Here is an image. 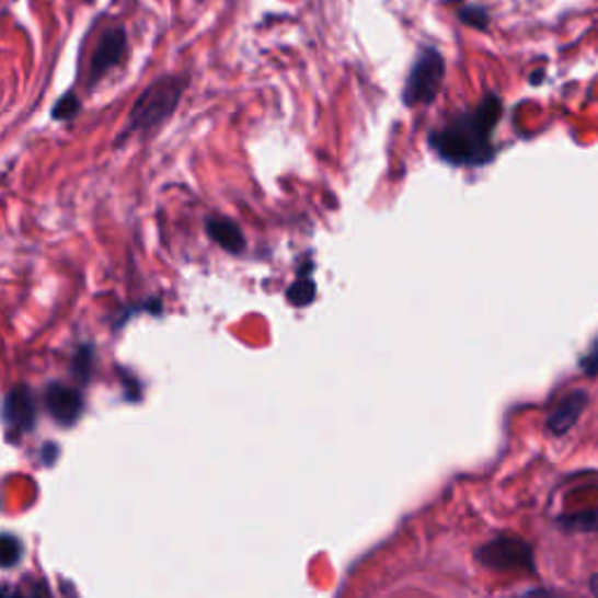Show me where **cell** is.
<instances>
[{
	"label": "cell",
	"instance_id": "obj_14",
	"mask_svg": "<svg viewBox=\"0 0 598 598\" xmlns=\"http://www.w3.org/2000/svg\"><path fill=\"white\" fill-rule=\"evenodd\" d=\"M92 354H94V348L90 344H84L78 348V354L73 358V369L82 381H87L92 375Z\"/></svg>",
	"mask_w": 598,
	"mask_h": 598
},
{
	"label": "cell",
	"instance_id": "obj_11",
	"mask_svg": "<svg viewBox=\"0 0 598 598\" xmlns=\"http://www.w3.org/2000/svg\"><path fill=\"white\" fill-rule=\"evenodd\" d=\"M22 556H24V542L12 533H5L3 550H0V564H3V568H14L22 561Z\"/></svg>",
	"mask_w": 598,
	"mask_h": 598
},
{
	"label": "cell",
	"instance_id": "obj_17",
	"mask_svg": "<svg viewBox=\"0 0 598 598\" xmlns=\"http://www.w3.org/2000/svg\"><path fill=\"white\" fill-rule=\"evenodd\" d=\"M591 591L598 596V573L591 577Z\"/></svg>",
	"mask_w": 598,
	"mask_h": 598
},
{
	"label": "cell",
	"instance_id": "obj_10",
	"mask_svg": "<svg viewBox=\"0 0 598 598\" xmlns=\"http://www.w3.org/2000/svg\"><path fill=\"white\" fill-rule=\"evenodd\" d=\"M559 526L571 533H598V507L577 515L559 517Z\"/></svg>",
	"mask_w": 598,
	"mask_h": 598
},
{
	"label": "cell",
	"instance_id": "obj_13",
	"mask_svg": "<svg viewBox=\"0 0 598 598\" xmlns=\"http://www.w3.org/2000/svg\"><path fill=\"white\" fill-rule=\"evenodd\" d=\"M80 113V99L73 94V92H68L61 96V101L55 105V113H51V117L55 119H73L76 115Z\"/></svg>",
	"mask_w": 598,
	"mask_h": 598
},
{
	"label": "cell",
	"instance_id": "obj_1",
	"mask_svg": "<svg viewBox=\"0 0 598 598\" xmlns=\"http://www.w3.org/2000/svg\"><path fill=\"white\" fill-rule=\"evenodd\" d=\"M503 115V101L488 94L478 108L453 115L428 138L433 152L451 166H484L494 160V129Z\"/></svg>",
	"mask_w": 598,
	"mask_h": 598
},
{
	"label": "cell",
	"instance_id": "obj_12",
	"mask_svg": "<svg viewBox=\"0 0 598 598\" xmlns=\"http://www.w3.org/2000/svg\"><path fill=\"white\" fill-rule=\"evenodd\" d=\"M313 297H315V286H313V280L307 276L297 278L295 284L288 288V299H290V304H295V307H309L313 302Z\"/></svg>",
	"mask_w": 598,
	"mask_h": 598
},
{
	"label": "cell",
	"instance_id": "obj_6",
	"mask_svg": "<svg viewBox=\"0 0 598 598\" xmlns=\"http://www.w3.org/2000/svg\"><path fill=\"white\" fill-rule=\"evenodd\" d=\"M45 407L49 416L61 424L64 428L76 426L84 412V398L73 386L66 383H49L45 391Z\"/></svg>",
	"mask_w": 598,
	"mask_h": 598
},
{
	"label": "cell",
	"instance_id": "obj_15",
	"mask_svg": "<svg viewBox=\"0 0 598 598\" xmlns=\"http://www.w3.org/2000/svg\"><path fill=\"white\" fill-rule=\"evenodd\" d=\"M459 14H461V20H463L465 24H470V26H474V28H486V24H488V14H486L484 8L468 5V8H463Z\"/></svg>",
	"mask_w": 598,
	"mask_h": 598
},
{
	"label": "cell",
	"instance_id": "obj_5",
	"mask_svg": "<svg viewBox=\"0 0 598 598\" xmlns=\"http://www.w3.org/2000/svg\"><path fill=\"white\" fill-rule=\"evenodd\" d=\"M3 418L10 437L26 435L33 430L35 421H38V410H35V398L28 386H14L5 395Z\"/></svg>",
	"mask_w": 598,
	"mask_h": 598
},
{
	"label": "cell",
	"instance_id": "obj_2",
	"mask_svg": "<svg viewBox=\"0 0 598 598\" xmlns=\"http://www.w3.org/2000/svg\"><path fill=\"white\" fill-rule=\"evenodd\" d=\"M187 80L183 76H164L154 80L148 90L140 94L129 113V122L125 131L117 138V146L122 140L138 134H152L160 129L164 122L175 113L183 99Z\"/></svg>",
	"mask_w": 598,
	"mask_h": 598
},
{
	"label": "cell",
	"instance_id": "obj_7",
	"mask_svg": "<svg viewBox=\"0 0 598 598\" xmlns=\"http://www.w3.org/2000/svg\"><path fill=\"white\" fill-rule=\"evenodd\" d=\"M127 57V33L125 28H108L101 41L96 43V49L92 55L90 64V82H99L108 70L122 64V59Z\"/></svg>",
	"mask_w": 598,
	"mask_h": 598
},
{
	"label": "cell",
	"instance_id": "obj_18",
	"mask_svg": "<svg viewBox=\"0 0 598 598\" xmlns=\"http://www.w3.org/2000/svg\"><path fill=\"white\" fill-rule=\"evenodd\" d=\"M87 3H92V0H87Z\"/></svg>",
	"mask_w": 598,
	"mask_h": 598
},
{
	"label": "cell",
	"instance_id": "obj_8",
	"mask_svg": "<svg viewBox=\"0 0 598 598\" xmlns=\"http://www.w3.org/2000/svg\"><path fill=\"white\" fill-rule=\"evenodd\" d=\"M587 404H589V395L585 391H573L564 395L554 404L548 416V430L556 437L571 433L579 421V416L585 414Z\"/></svg>",
	"mask_w": 598,
	"mask_h": 598
},
{
	"label": "cell",
	"instance_id": "obj_4",
	"mask_svg": "<svg viewBox=\"0 0 598 598\" xmlns=\"http://www.w3.org/2000/svg\"><path fill=\"white\" fill-rule=\"evenodd\" d=\"M478 561L491 571H533L536 554L526 540L501 536L478 550Z\"/></svg>",
	"mask_w": 598,
	"mask_h": 598
},
{
	"label": "cell",
	"instance_id": "obj_9",
	"mask_svg": "<svg viewBox=\"0 0 598 598\" xmlns=\"http://www.w3.org/2000/svg\"><path fill=\"white\" fill-rule=\"evenodd\" d=\"M206 232L227 253H241L245 249V237L239 230V225L234 220H230V218L210 216L206 220Z\"/></svg>",
	"mask_w": 598,
	"mask_h": 598
},
{
	"label": "cell",
	"instance_id": "obj_16",
	"mask_svg": "<svg viewBox=\"0 0 598 598\" xmlns=\"http://www.w3.org/2000/svg\"><path fill=\"white\" fill-rule=\"evenodd\" d=\"M579 367H583L585 377H596L598 375V340L589 348V354L583 358V363H579Z\"/></svg>",
	"mask_w": 598,
	"mask_h": 598
},
{
	"label": "cell",
	"instance_id": "obj_3",
	"mask_svg": "<svg viewBox=\"0 0 598 598\" xmlns=\"http://www.w3.org/2000/svg\"><path fill=\"white\" fill-rule=\"evenodd\" d=\"M447 66L442 55L435 47H424L418 51V57L410 70L407 82H404L402 101L404 105H428L437 99L439 90H442Z\"/></svg>",
	"mask_w": 598,
	"mask_h": 598
}]
</instances>
